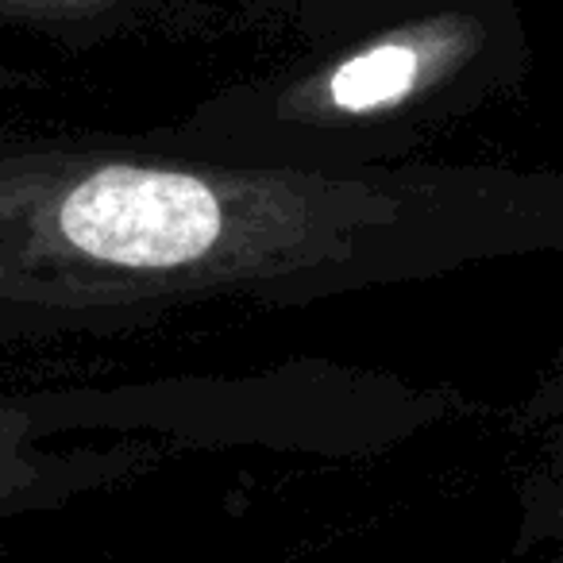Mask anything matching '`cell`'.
<instances>
[{
	"instance_id": "7a4b0ae2",
	"label": "cell",
	"mask_w": 563,
	"mask_h": 563,
	"mask_svg": "<svg viewBox=\"0 0 563 563\" xmlns=\"http://www.w3.org/2000/svg\"><path fill=\"white\" fill-rule=\"evenodd\" d=\"M432 43L417 35H394L360 55L344 58L336 70L324 78V104L336 112H378L406 101L424 81L432 66Z\"/></svg>"
},
{
	"instance_id": "6da1fadb",
	"label": "cell",
	"mask_w": 563,
	"mask_h": 563,
	"mask_svg": "<svg viewBox=\"0 0 563 563\" xmlns=\"http://www.w3.org/2000/svg\"><path fill=\"white\" fill-rule=\"evenodd\" d=\"M290 186L258 178H205L163 166H104L93 170L58 205V232L81 258L135 274H189V278L240 282L266 278L286 266L317 220L274 228H243Z\"/></svg>"
}]
</instances>
